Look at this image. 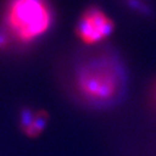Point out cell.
<instances>
[{
  "label": "cell",
  "mask_w": 156,
  "mask_h": 156,
  "mask_svg": "<svg viewBox=\"0 0 156 156\" xmlns=\"http://www.w3.org/2000/svg\"><path fill=\"white\" fill-rule=\"evenodd\" d=\"M114 23L104 10L90 6L81 14L77 24V36L86 45L98 44L113 33Z\"/></svg>",
  "instance_id": "obj_3"
},
{
  "label": "cell",
  "mask_w": 156,
  "mask_h": 156,
  "mask_svg": "<svg viewBox=\"0 0 156 156\" xmlns=\"http://www.w3.org/2000/svg\"><path fill=\"white\" fill-rule=\"evenodd\" d=\"M47 120H48V115L45 112H37L33 121L23 129V133L30 137H37L44 130L47 125Z\"/></svg>",
  "instance_id": "obj_4"
},
{
  "label": "cell",
  "mask_w": 156,
  "mask_h": 156,
  "mask_svg": "<svg viewBox=\"0 0 156 156\" xmlns=\"http://www.w3.org/2000/svg\"><path fill=\"white\" fill-rule=\"evenodd\" d=\"M52 20V10L47 0H8L5 23L18 43L30 44L44 36Z\"/></svg>",
  "instance_id": "obj_2"
},
{
  "label": "cell",
  "mask_w": 156,
  "mask_h": 156,
  "mask_svg": "<svg viewBox=\"0 0 156 156\" xmlns=\"http://www.w3.org/2000/svg\"><path fill=\"white\" fill-rule=\"evenodd\" d=\"M6 42H7V40H6V38L3 35H0V47L2 46H5Z\"/></svg>",
  "instance_id": "obj_5"
},
{
  "label": "cell",
  "mask_w": 156,
  "mask_h": 156,
  "mask_svg": "<svg viewBox=\"0 0 156 156\" xmlns=\"http://www.w3.org/2000/svg\"><path fill=\"white\" fill-rule=\"evenodd\" d=\"M75 88L81 101L93 108H108L121 98L124 81L121 71L105 59L87 62L75 76Z\"/></svg>",
  "instance_id": "obj_1"
},
{
  "label": "cell",
  "mask_w": 156,
  "mask_h": 156,
  "mask_svg": "<svg viewBox=\"0 0 156 156\" xmlns=\"http://www.w3.org/2000/svg\"><path fill=\"white\" fill-rule=\"evenodd\" d=\"M155 99H156V86H155Z\"/></svg>",
  "instance_id": "obj_6"
}]
</instances>
